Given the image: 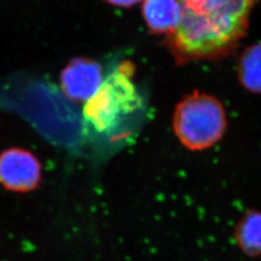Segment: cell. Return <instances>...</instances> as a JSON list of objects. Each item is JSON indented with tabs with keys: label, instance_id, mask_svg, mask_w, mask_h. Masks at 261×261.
<instances>
[{
	"label": "cell",
	"instance_id": "obj_1",
	"mask_svg": "<svg viewBox=\"0 0 261 261\" xmlns=\"http://www.w3.org/2000/svg\"><path fill=\"white\" fill-rule=\"evenodd\" d=\"M182 18L168 35L180 63L217 60L233 53L249 28L257 0H179Z\"/></svg>",
	"mask_w": 261,
	"mask_h": 261
},
{
	"label": "cell",
	"instance_id": "obj_2",
	"mask_svg": "<svg viewBox=\"0 0 261 261\" xmlns=\"http://www.w3.org/2000/svg\"><path fill=\"white\" fill-rule=\"evenodd\" d=\"M130 68L124 63L115 68L85 103L84 128L100 144L113 145L128 140L142 120L145 105L132 80Z\"/></svg>",
	"mask_w": 261,
	"mask_h": 261
},
{
	"label": "cell",
	"instance_id": "obj_3",
	"mask_svg": "<svg viewBox=\"0 0 261 261\" xmlns=\"http://www.w3.org/2000/svg\"><path fill=\"white\" fill-rule=\"evenodd\" d=\"M224 106L209 94L195 91L178 103L173 127L178 140L192 151H203L222 140L226 130Z\"/></svg>",
	"mask_w": 261,
	"mask_h": 261
},
{
	"label": "cell",
	"instance_id": "obj_4",
	"mask_svg": "<svg viewBox=\"0 0 261 261\" xmlns=\"http://www.w3.org/2000/svg\"><path fill=\"white\" fill-rule=\"evenodd\" d=\"M40 179V166L30 153L9 150L0 156V182L4 186L25 191L36 186Z\"/></svg>",
	"mask_w": 261,
	"mask_h": 261
},
{
	"label": "cell",
	"instance_id": "obj_5",
	"mask_svg": "<svg viewBox=\"0 0 261 261\" xmlns=\"http://www.w3.org/2000/svg\"><path fill=\"white\" fill-rule=\"evenodd\" d=\"M101 67L93 61L75 59L62 73V84L70 97L86 101L103 82Z\"/></svg>",
	"mask_w": 261,
	"mask_h": 261
},
{
	"label": "cell",
	"instance_id": "obj_6",
	"mask_svg": "<svg viewBox=\"0 0 261 261\" xmlns=\"http://www.w3.org/2000/svg\"><path fill=\"white\" fill-rule=\"evenodd\" d=\"M142 14L153 32L169 35L181 21L182 9L179 0H143Z\"/></svg>",
	"mask_w": 261,
	"mask_h": 261
},
{
	"label": "cell",
	"instance_id": "obj_7",
	"mask_svg": "<svg viewBox=\"0 0 261 261\" xmlns=\"http://www.w3.org/2000/svg\"><path fill=\"white\" fill-rule=\"evenodd\" d=\"M235 239L245 253L261 254V212L251 211L243 216L235 229Z\"/></svg>",
	"mask_w": 261,
	"mask_h": 261
},
{
	"label": "cell",
	"instance_id": "obj_8",
	"mask_svg": "<svg viewBox=\"0 0 261 261\" xmlns=\"http://www.w3.org/2000/svg\"><path fill=\"white\" fill-rule=\"evenodd\" d=\"M237 75L244 88L252 93L261 94V44L252 45L243 53Z\"/></svg>",
	"mask_w": 261,
	"mask_h": 261
},
{
	"label": "cell",
	"instance_id": "obj_9",
	"mask_svg": "<svg viewBox=\"0 0 261 261\" xmlns=\"http://www.w3.org/2000/svg\"><path fill=\"white\" fill-rule=\"evenodd\" d=\"M106 1L109 2L110 4L119 6V7H130V6H134L138 3H140L143 0H106Z\"/></svg>",
	"mask_w": 261,
	"mask_h": 261
}]
</instances>
